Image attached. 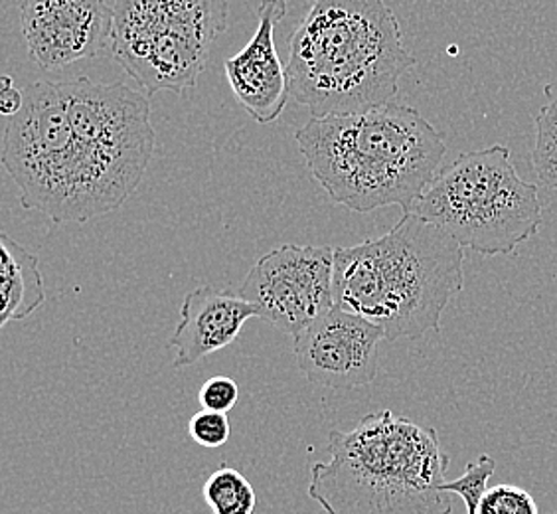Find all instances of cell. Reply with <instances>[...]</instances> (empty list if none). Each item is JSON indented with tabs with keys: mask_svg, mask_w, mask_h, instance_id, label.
<instances>
[{
	"mask_svg": "<svg viewBox=\"0 0 557 514\" xmlns=\"http://www.w3.org/2000/svg\"><path fill=\"white\" fill-rule=\"evenodd\" d=\"M295 139L329 198L360 215L386 206L411 212L447 152L440 131L401 103L311 118Z\"/></svg>",
	"mask_w": 557,
	"mask_h": 514,
	"instance_id": "obj_1",
	"label": "cell"
},
{
	"mask_svg": "<svg viewBox=\"0 0 557 514\" xmlns=\"http://www.w3.org/2000/svg\"><path fill=\"white\" fill-rule=\"evenodd\" d=\"M413 65L384 0H312L290 36V96L312 118L364 113L392 103Z\"/></svg>",
	"mask_w": 557,
	"mask_h": 514,
	"instance_id": "obj_2",
	"label": "cell"
},
{
	"mask_svg": "<svg viewBox=\"0 0 557 514\" xmlns=\"http://www.w3.org/2000/svg\"><path fill=\"white\" fill-rule=\"evenodd\" d=\"M465 247L418 215L384 236L334 247V305L380 327L386 341L440 332L465 287Z\"/></svg>",
	"mask_w": 557,
	"mask_h": 514,
	"instance_id": "obj_3",
	"label": "cell"
},
{
	"mask_svg": "<svg viewBox=\"0 0 557 514\" xmlns=\"http://www.w3.org/2000/svg\"><path fill=\"white\" fill-rule=\"evenodd\" d=\"M331 460L311 467L309 497L326 514H450L449 455L433 428L389 409L331 431Z\"/></svg>",
	"mask_w": 557,
	"mask_h": 514,
	"instance_id": "obj_4",
	"label": "cell"
},
{
	"mask_svg": "<svg viewBox=\"0 0 557 514\" xmlns=\"http://www.w3.org/2000/svg\"><path fill=\"white\" fill-rule=\"evenodd\" d=\"M2 164L18 188L22 208L55 224H84L111 215L139 186L75 137L60 87L52 82L24 91V108L4 128Z\"/></svg>",
	"mask_w": 557,
	"mask_h": 514,
	"instance_id": "obj_5",
	"label": "cell"
},
{
	"mask_svg": "<svg viewBox=\"0 0 557 514\" xmlns=\"http://www.w3.org/2000/svg\"><path fill=\"white\" fill-rule=\"evenodd\" d=\"M411 215L486 257L510 256L544 222L537 184L518 174L512 150L504 145L459 155L433 179Z\"/></svg>",
	"mask_w": 557,
	"mask_h": 514,
	"instance_id": "obj_6",
	"label": "cell"
},
{
	"mask_svg": "<svg viewBox=\"0 0 557 514\" xmlns=\"http://www.w3.org/2000/svg\"><path fill=\"white\" fill-rule=\"evenodd\" d=\"M227 14V0H115L111 54L147 96H183L198 84Z\"/></svg>",
	"mask_w": 557,
	"mask_h": 514,
	"instance_id": "obj_7",
	"label": "cell"
},
{
	"mask_svg": "<svg viewBox=\"0 0 557 514\" xmlns=\"http://www.w3.org/2000/svg\"><path fill=\"white\" fill-rule=\"evenodd\" d=\"M58 87L75 137L140 184L157 143L149 96L123 82L97 84L89 77Z\"/></svg>",
	"mask_w": 557,
	"mask_h": 514,
	"instance_id": "obj_8",
	"label": "cell"
},
{
	"mask_svg": "<svg viewBox=\"0 0 557 514\" xmlns=\"http://www.w3.org/2000/svg\"><path fill=\"white\" fill-rule=\"evenodd\" d=\"M237 293L258 319L295 339L334 307V247H277L259 257Z\"/></svg>",
	"mask_w": 557,
	"mask_h": 514,
	"instance_id": "obj_9",
	"label": "cell"
},
{
	"mask_svg": "<svg viewBox=\"0 0 557 514\" xmlns=\"http://www.w3.org/2000/svg\"><path fill=\"white\" fill-rule=\"evenodd\" d=\"M380 341L386 334L374 322L334 305L295 336V358L312 384L350 390L374 382Z\"/></svg>",
	"mask_w": 557,
	"mask_h": 514,
	"instance_id": "obj_10",
	"label": "cell"
},
{
	"mask_svg": "<svg viewBox=\"0 0 557 514\" xmlns=\"http://www.w3.org/2000/svg\"><path fill=\"white\" fill-rule=\"evenodd\" d=\"M21 30L34 64L54 72L111 48L113 7L108 0H22Z\"/></svg>",
	"mask_w": 557,
	"mask_h": 514,
	"instance_id": "obj_11",
	"label": "cell"
},
{
	"mask_svg": "<svg viewBox=\"0 0 557 514\" xmlns=\"http://www.w3.org/2000/svg\"><path fill=\"white\" fill-rule=\"evenodd\" d=\"M287 14L285 0H261L258 30L246 48L225 60L227 84L249 118L269 125L281 118L290 96L287 68L275 48V28Z\"/></svg>",
	"mask_w": 557,
	"mask_h": 514,
	"instance_id": "obj_12",
	"label": "cell"
},
{
	"mask_svg": "<svg viewBox=\"0 0 557 514\" xmlns=\"http://www.w3.org/2000/svg\"><path fill=\"white\" fill-rule=\"evenodd\" d=\"M258 309L234 291L202 285L190 291L181 305V321L169 346L174 348V368L193 366L236 341Z\"/></svg>",
	"mask_w": 557,
	"mask_h": 514,
	"instance_id": "obj_13",
	"label": "cell"
},
{
	"mask_svg": "<svg viewBox=\"0 0 557 514\" xmlns=\"http://www.w3.org/2000/svg\"><path fill=\"white\" fill-rule=\"evenodd\" d=\"M0 327L30 317L46 301L38 257L7 234L0 236Z\"/></svg>",
	"mask_w": 557,
	"mask_h": 514,
	"instance_id": "obj_14",
	"label": "cell"
},
{
	"mask_svg": "<svg viewBox=\"0 0 557 514\" xmlns=\"http://www.w3.org/2000/svg\"><path fill=\"white\" fill-rule=\"evenodd\" d=\"M202 494L212 514H253L258 506L253 485L225 463L206 479Z\"/></svg>",
	"mask_w": 557,
	"mask_h": 514,
	"instance_id": "obj_15",
	"label": "cell"
},
{
	"mask_svg": "<svg viewBox=\"0 0 557 514\" xmlns=\"http://www.w3.org/2000/svg\"><path fill=\"white\" fill-rule=\"evenodd\" d=\"M544 97L546 103L537 111L532 162L542 186L557 191V82L544 87Z\"/></svg>",
	"mask_w": 557,
	"mask_h": 514,
	"instance_id": "obj_16",
	"label": "cell"
},
{
	"mask_svg": "<svg viewBox=\"0 0 557 514\" xmlns=\"http://www.w3.org/2000/svg\"><path fill=\"white\" fill-rule=\"evenodd\" d=\"M494 463L493 457L481 455L474 463H469L467 472L462 473V477L455 481H447L443 485V491L450 494H459L465 503V509L469 514H479V504L483 494L486 493V482L493 477Z\"/></svg>",
	"mask_w": 557,
	"mask_h": 514,
	"instance_id": "obj_17",
	"label": "cell"
},
{
	"mask_svg": "<svg viewBox=\"0 0 557 514\" xmlns=\"http://www.w3.org/2000/svg\"><path fill=\"white\" fill-rule=\"evenodd\" d=\"M479 514H540L534 497L516 485L488 487L479 504Z\"/></svg>",
	"mask_w": 557,
	"mask_h": 514,
	"instance_id": "obj_18",
	"label": "cell"
},
{
	"mask_svg": "<svg viewBox=\"0 0 557 514\" xmlns=\"http://www.w3.org/2000/svg\"><path fill=\"white\" fill-rule=\"evenodd\" d=\"M188 436L206 450H218L230 440L227 414L202 409L188 421Z\"/></svg>",
	"mask_w": 557,
	"mask_h": 514,
	"instance_id": "obj_19",
	"label": "cell"
},
{
	"mask_svg": "<svg viewBox=\"0 0 557 514\" xmlns=\"http://www.w3.org/2000/svg\"><path fill=\"white\" fill-rule=\"evenodd\" d=\"M237 397H239V388L227 376H214L206 380L198 394L202 409L220 412V414H227L232 407L236 406Z\"/></svg>",
	"mask_w": 557,
	"mask_h": 514,
	"instance_id": "obj_20",
	"label": "cell"
},
{
	"mask_svg": "<svg viewBox=\"0 0 557 514\" xmlns=\"http://www.w3.org/2000/svg\"><path fill=\"white\" fill-rule=\"evenodd\" d=\"M0 84H2L0 86V113L4 118H14L24 108V94H22L21 89H16L11 75H4L0 79Z\"/></svg>",
	"mask_w": 557,
	"mask_h": 514,
	"instance_id": "obj_21",
	"label": "cell"
}]
</instances>
